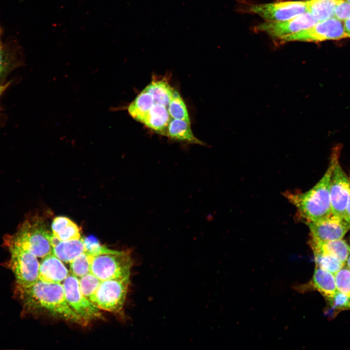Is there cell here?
Returning a JSON list of instances; mask_svg holds the SVG:
<instances>
[{"label": "cell", "mask_w": 350, "mask_h": 350, "mask_svg": "<svg viewBox=\"0 0 350 350\" xmlns=\"http://www.w3.org/2000/svg\"><path fill=\"white\" fill-rule=\"evenodd\" d=\"M15 292L27 313H43L66 321L87 325L69 305L62 283H48L38 280L27 287L16 284Z\"/></svg>", "instance_id": "6da1fadb"}, {"label": "cell", "mask_w": 350, "mask_h": 350, "mask_svg": "<svg viewBox=\"0 0 350 350\" xmlns=\"http://www.w3.org/2000/svg\"><path fill=\"white\" fill-rule=\"evenodd\" d=\"M342 144L332 149L328 167L320 180L310 190L302 193L286 192L284 196L296 208L299 218L306 224L315 222L332 214L330 195L332 174L339 161Z\"/></svg>", "instance_id": "7a4b0ae2"}, {"label": "cell", "mask_w": 350, "mask_h": 350, "mask_svg": "<svg viewBox=\"0 0 350 350\" xmlns=\"http://www.w3.org/2000/svg\"><path fill=\"white\" fill-rule=\"evenodd\" d=\"M52 233L42 217L34 216L24 221L15 234L7 237L37 258L42 259L52 253L51 244Z\"/></svg>", "instance_id": "3957f363"}, {"label": "cell", "mask_w": 350, "mask_h": 350, "mask_svg": "<svg viewBox=\"0 0 350 350\" xmlns=\"http://www.w3.org/2000/svg\"><path fill=\"white\" fill-rule=\"evenodd\" d=\"M4 241L11 254L9 265L15 275L16 284L25 287L35 284L39 280L40 262L37 257L7 237Z\"/></svg>", "instance_id": "277c9868"}, {"label": "cell", "mask_w": 350, "mask_h": 350, "mask_svg": "<svg viewBox=\"0 0 350 350\" xmlns=\"http://www.w3.org/2000/svg\"><path fill=\"white\" fill-rule=\"evenodd\" d=\"M129 284V278L101 281L89 300L100 310L121 313L125 304Z\"/></svg>", "instance_id": "5b68a950"}, {"label": "cell", "mask_w": 350, "mask_h": 350, "mask_svg": "<svg viewBox=\"0 0 350 350\" xmlns=\"http://www.w3.org/2000/svg\"><path fill=\"white\" fill-rule=\"evenodd\" d=\"M133 264L129 251L106 254L93 257L90 272L101 281L130 278Z\"/></svg>", "instance_id": "8992f818"}, {"label": "cell", "mask_w": 350, "mask_h": 350, "mask_svg": "<svg viewBox=\"0 0 350 350\" xmlns=\"http://www.w3.org/2000/svg\"><path fill=\"white\" fill-rule=\"evenodd\" d=\"M349 38L346 33L343 22L335 18L317 22L308 29L282 38L283 42H320Z\"/></svg>", "instance_id": "52a82bcc"}, {"label": "cell", "mask_w": 350, "mask_h": 350, "mask_svg": "<svg viewBox=\"0 0 350 350\" xmlns=\"http://www.w3.org/2000/svg\"><path fill=\"white\" fill-rule=\"evenodd\" d=\"M62 284L69 305L87 324L101 318V310L81 293L77 277L69 273Z\"/></svg>", "instance_id": "ba28073f"}, {"label": "cell", "mask_w": 350, "mask_h": 350, "mask_svg": "<svg viewBox=\"0 0 350 350\" xmlns=\"http://www.w3.org/2000/svg\"><path fill=\"white\" fill-rule=\"evenodd\" d=\"M249 11L270 21L288 20L307 12L305 0L253 5Z\"/></svg>", "instance_id": "9c48e42d"}, {"label": "cell", "mask_w": 350, "mask_h": 350, "mask_svg": "<svg viewBox=\"0 0 350 350\" xmlns=\"http://www.w3.org/2000/svg\"><path fill=\"white\" fill-rule=\"evenodd\" d=\"M330 195L332 215L344 218L350 196V179L339 161L332 174Z\"/></svg>", "instance_id": "30bf717a"}, {"label": "cell", "mask_w": 350, "mask_h": 350, "mask_svg": "<svg viewBox=\"0 0 350 350\" xmlns=\"http://www.w3.org/2000/svg\"><path fill=\"white\" fill-rule=\"evenodd\" d=\"M317 22L309 13L306 12L288 20L266 21L257 25L255 29L257 31L264 32L273 37L281 39L284 37L310 28Z\"/></svg>", "instance_id": "8fae6325"}, {"label": "cell", "mask_w": 350, "mask_h": 350, "mask_svg": "<svg viewBox=\"0 0 350 350\" xmlns=\"http://www.w3.org/2000/svg\"><path fill=\"white\" fill-rule=\"evenodd\" d=\"M306 224L310 230L311 241L316 242L342 239L350 229V223L344 218L332 214L324 219Z\"/></svg>", "instance_id": "7c38bea8"}, {"label": "cell", "mask_w": 350, "mask_h": 350, "mask_svg": "<svg viewBox=\"0 0 350 350\" xmlns=\"http://www.w3.org/2000/svg\"><path fill=\"white\" fill-rule=\"evenodd\" d=\"M69 274L63 262L52 253L42 258L39 264V280L48 283H62Z\"/></svg>", "instance_id": "4fadbf2b"}, {"label": "cell", "mask_w": 350, "mask_h": 350, "mask_svg": "<svg viewBox=\"0 0 350 350\" xmlns=\"http://www.w3.org/2000/svg\"><path fill=\"white\" fill-rule=\"evenodd\" d=\"M310 242L314 255L332 256L346 264L350 253V246L343 239L327 242L310 240Z\"/></svg>", "instance_id": "5bb4252c"}, {"label": "cell", "mask_w": 350, "mask_h": 350, "mask_svg": "<svg viewBox=\"0 0 350 350\" xmlns=\"http://www.w3.org/2000/svg\"><path fill=\"white\" fill-rule=\"evenodd\" d=\"M52 253L63 262L70 263L76 257L85 252L82 238L61 241L55 237L51 243Z\"/></svg>", "instance_id": "9a60e30c"}, {"label": "cell", "mask_w": 350, "mask_h": 350, "mask_svg": "<svg viewBox=\"0 0 350 350\" xmlns=\"http://www.w3.org/2000/svg\"><path fill=\"white\" fill-rule=\"evenodd\" d=\"M310 284L328 301L337 291L334 274L316 265Z\"/></svg>", "instance_id": "2e32d148"}, {"label": "cell", "mask_w": 350, "mask_h": 350, "mask_svg": "<svg viewBox=\"0 0 350 350\" xmlns=\"http://www.w3.org/2000/svg\"><path fill=\"white\" fill-rule=\"evenodd\" d=\"M168 108L158 103H155L149 110L143 122L147 127L162 135H166L170 121Z\"/></svg>", "instance_id": "e0dca14e"}, {"label": "cell", "mask_w": 350, "mask_h": 350, "mask_svg": "<svg viewBox=\"0 0 350 350\" xmlns=\"http://www.w3.org/2000/svg\"><path fill=\"white\" fill-rule=\"evenodd\" d=\"M166 135L175 140L205 145L194 136L191 128V123L182 120L172 118L167 126Z\"/></svg>", "instance_id": "ac0fdd59"}, {"label": "cell", "mask_w": 350, "mask_h": 350, "mask_svg": "<svg viewBox=\"0 0 350 350\" xmlns=\"http://www.w3.org/2000/svg\"><path fill=\"white\" fill-rule=\"evenodd\" d=\"M53 235L61 241H68L81 238L80 229L72 221L65 216H58L51 225Z\"/></svg>", "instance_id": "d6986e66"}, {"label": "cell", "mask_w": 350, "mask_h": 350, "mask_svg": "<svg viewBox=\"0 0 350 350\" xmlns=\"http://www.w3.org/2000/svg\"><path fill=\"white\" fill-rule=\"evenodd\" d=\"M154 100L152 95L145 88L130 104L128 111L136 121L143 123Z\"/></svg>", "instance_id": "ffe728a7"}, {"label": "cell", "mask_w": 350, "mask_h": 350, "mask_svg": "<svg viewBox=\"0 0 350 350\" xmlns=\"http://www.w3.org/2000/svg\"><path fill=\"white\" fill-rule=\"evenodd\" d=\"M337 0H306L307 11L317 21L334 17Z\"/></svg>", "instance_id": "44dd1931"}, {"label": "cell", "mask_w": 350, "mask_h": 350, "mask_svg": "<svg viewBox=\"0 0 350 350\" xmlns=\"http://www.w3.org/2000/svg\"><path fill=\"white\" fill-rule=\"evenodd\" d=\"M145 89L152 95L155 103L162 105L168 108L174 88L167 81L153 80Z\"/></svg>", "instance_id": "7402d4cb"}, {"label": "cell", "mask_w": 350, "mask_h": 350, "mask_svg": "<svg viewBox=\"0 0 350 350\" xmlns=\"http://www.w3.org/2000/svg\"><path fill=\"white\" fill-rule=\"evenodd\" d=\"M168 110L172 118L182 120L191 123L186 105L179 93L175 89L173 90Z\"/></svg>", "instance_id": "603a6c76"}, {"label": "cell", "mask_w": 350, "mask_h": 350, "mask_svg": "<svg viewBox=\"0 0 350 350\" xmlns=\"http://www.w3.org/2000/svg\"><path fill=\"white\" fill-rule=\"evenodd\" d=\"M93 257L86 252L80 254L70 263L71 273L79 278L90 272Z\"/></svg>", "instance_id": "cb8c5ba5"}, {"label": "cell", "mask_w": 350, "mask_h": 350, "mask_svg": "<svg viewBox=\"0 0 350 350\" xmlns=\"http://www.w3.org/2000/svg\"><path fill=\"white\" fill-rule=\"evenodd\" d=\"M82 239L85 252L93 257L106 254H118L121 252L109 249L105 245H102L94 236H90Z\"/></svg>", "instance_id": "d4e9b609"}, {"label": "cell", "mask_w": 350, "mask_h": 350, "mask_svg": "<svg viewBox=\"0 0 350 350\" xmlns=\"http://www.w3.org/2000/svg\"><path fill=\"white\" fill-rule=\"evenodd\" d=\"M15 54L0 39V79L16 66Z\"/></svg>", "instance_id": "484cf974"}, {"label": "cell", "mask_w": 350, "mask_h": 350, "mask_svg": "<svg viewBox=\"0 0 350 350\" xmlns=\"http://www.w3.org/2000/svg\"><path fill=\"white\" fill-rule=\"evenodd\" d=\"M78 280L81 293L89 299L101 282V280L91 272L79 278Z\"/></svg>", "instance_id": "4316f807"}, {"label": "cell", "mask_w": 350, "mask_h": 350, "mask_svg": "<svg viewBox=\"0 0 350 350\" xmlns=\"http://www.w3.org/2000/svg\"><path fill=\"white\" fill-rule=\"evenodd\" d=\"M314 256L316 265L334 275L345 264V263L332 256L321 255H315Z\"/></svg>", "instance_id": "83f0119b"}, {"label": "cell", "mask_w": 350, "mask_h": 350, "mask_svg": "<svg viewBox=\"0 0 350 350\" xmlns=\"http://www.w3.org/2000/svg\"><path fill=\"white\" fill-rule=\"evenodd\" d=\"M334 275L337 291L350 296V269L343 266Z\"/></svg>", "instance_id": "f1b7e54d"}, {"label": "cell", "mask_w": 350, "mask_h": 350, "mask_svg": "<svg viewBox=\"0 0 350 350\" xmlns=\"http://www.w3.org/2000/svg\"><path fill=\"white\" fill-rule=\"evenodd\" d=\"M333 309H350V296L337 291L332 298L329 301Z\"/></svg>", "instance_id": "f546056e"}, {"label": "cell", "mask_w": 350, "mask_h": 350, "mask_svg": "<svg viewBox=\"0 0 350 350\" xmlns=\"http://www.w3.org/2000/svg\"><path fill=\"white\" fill-rule=\"evenodd\" d=\"M334 18L344 22L350 18V2L337 0L334 11Z\"/></svg>", "instance_id": "4dcf8cb0"}, {"label": "cell", "mask_w": 350, "mask_h": 350, "mask_svg": "<svg viewBox=\"0 0 350 350\" xmlns=\"http://www.w3.org/2000/svg\"><path fill=\"white\" fill-rule=\"evenodd\" d=\"M344 218L346 221L350 223V196L344 214Z\"/></svg>", "instance_id": "1f68e13d"}, {"label": "cell", "mask_w": 350, "mask_h": 350, "mask_svg": "<svg viewBox=\"0 0 350 350\" xmlns=\"http://www.w3.org/2000/svg\"><path fill=\"white\" fill-rule=\"evenodd\" d=\"M344 29L350 38V18L343 22Z\"/></svg>", "instance_id": "d6a6232c"}, {"label": "cell", "mask_w": 350, "mask_h": 350, "mask_svg": "<svg viewBox=\"0 0 350 350\" xmlns=\"http://www.w3.org/2000/svg\"><path fill=\"white\" fill-rule=\"evenodd\" d=\"M9 83L5 84H0V97L9 86Z\"/></svg>", "instance_id": "836d02e7"}, {"label": "cell", "mask_w": 350, "mask_h": 350, "mask_svg": "<svg viewBox=\"0 0 350 350\" xmlns=\"http://www.w3.org/2000/svg\"><path fill=\"white\" fill-rule=\"evenodd\" d=\"M346 264H347V266L350 269V253H349L348 258L347 259V260L346 262Z\"/></svg>", "instance_id": "e575fe53"}, {"label": "cell", "mask_w": 350, "mask_h": 350, "mask_svg": "<svg viewBox=\"0 0 350 350\" xmlns=\"http://www.w3.org/2000/svg\"><path fill=\"white\" fill-rule=\"evenodd\" d=\"M345 0L348 1H349V2H350V0Z\"/></svg>", "instance_id": "d590c367"}, {"label": "cell", "mask_w": 350, "mask_h": 350, "mask_svg": "<svg viewBox=\"0 0 350 350\" xmlns=\"http://www.w3.org/2000/svg\"><path fill=\"white\" fill-rule=\"evenodd\" d=\"M0 35H1V29L0 28Z\"/></svg>", "instance_id": "8d00e7d4"}, {"label": "cell", "mask_w": 350, "mask_h": 350, "mask_svg": "<svg viewBox=\"0 0 350 350\" xmlns=\"http://www.w3.org/2000/svg\"></svg>", "instance_id": "74e56055"}]
</instances>
